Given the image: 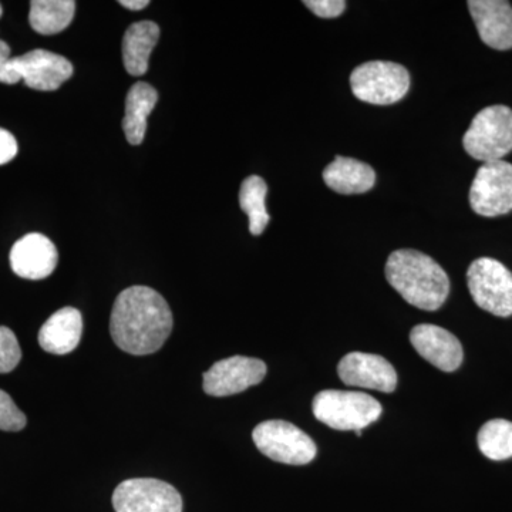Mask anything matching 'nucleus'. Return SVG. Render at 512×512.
Wrapping results in <instances>:
<instances>
[{
	"label": "nucleus",
	"mask_w": 512,
	"mask_h": 512,
	"mask_svg": "<svg viewBox=\"0 0 512 512\" xmlns=\"http://www.w3.org/2000/svg\"><path fill=\"white\" fill-rule=\"evenodd\" d=\"M174 320L167 301L147 286H131L117 296L110 333L123 352L146 356L163 348Z\"/></svg>",
	"instance_id": "f257e3e1"
},
{
	"label": "nucleus",
	"mask_w": 512,
	"mask_h": 512,
	"mask_svg": "<svg viewBox=\"0 0 512 512\" xmlns=\"http://www.w3.org/2000/svg\"><path fill=\"white\" fill-rule=\"evenodd\" d=\"M386 278L404 301L421 311H437L450 292L444 269L433 258L414 249H399L389 256Z\"/></svg>",
	"instance_id": "f03ea898"
},
{
	"label": "nucleus",
	"mask_w": 512,
	"mask_h": 512,
	"mask_svg": "<svg viewBox=\"0 0 512 512\" xmlns=\"http://www.w3.org/2000/svg\"><path fill=\"white\" fill-rule=\"evenodd\" d=\"M312 410L320 423L340 431H363L382 414V406L375 397L342 390H323L316 394Z\"/></svg>",
	"instance_id": "7ed1b4c3"
},
{
	"label": "nucleus",
	"mask_w": 512,
	"mask_h": 512,
	"mask_svg": "<svg viewBox=\"0 0 512 512\" xmlns=\"http://www.w3.org/2000/svg\"><path fill=\"white\" fill-rule=\"evenodd\" d=\"M464 150L481 163L503 160L512 151V110L485 107L471 121L463 138Z\"/></svg>",
	"instance_id": "20e7f679"
},
{
	"label": "nucleus",
	"mask_w": 512,
	"mask_h": 512,
	"mask_svg": "<svg viewBox=\"0 0 512 512\" xmlns=\"http://www.w3.org/2000/svg\"><path fill=\"white\" fill-rule=\"evenodd\" d=\"M350 87L360 101L390 106L409 92L410 74L402 64L375 60L360 64L353 70Z\"/></svg>",
	"instance_id": "39448f33"
},
{
	"label": "nucleus",
	"mask_w": 512,
	"mask_h": 512,
	"mask_svg": "<svg viewBox=\"0 0 512 512\" xmlns=\"http://www.w3.org/2000/svg\"><path fill=\"white\" fill-rule=\"evenodd\" d=\"M252 439L264 456L289 466H305L318 453L311 437L288 421H264L255 427Z\"/></svg>",
	"instance_id": "423d86ee"
},
{
	"label": "nucleus",
	"mask_w": 512,
	"mask_h": 512,
	"mask_svg": "<svg viewBox=\"0 0 512 512\" xmlns=\"http://www.w3.org/2000/svg\"><path fill=\"white\" fill-rule=\"evenodd\" d=\"M467 284L478 308L500 318L512 315V274L500 261L476 259L468 268Z\"/></svg>",
	"instance_id": "0eeeda50"
},
{
	"label": "nucleus",
	"mask_w": 512,
	"mask_h": 512,
	"mask_svg": "<svg viewBox=\"0 0 512 512\" xmlns=\"http://www.w3.org/2000/svg\"><path fill=\"white\" fill-rule=\"evenodd\" d=\"M470 205L481 217H500L512 211V164L491 161L478 168L470 188Z\"/></svg>",
	"instance_id": "6e6552de"
},
{
	"label": "nucleus",
	"mask_w": 512,
	"mask_h": 512,
	"mask_svg": "<svg viewBox=\"0 0 512 512\" xmlns=\"http://www.w3.org/2000/svg\"><path fill=\"white\" fill-rule=\"evenodd\" d=\"M116 512H183V498L177 490L156 478H131L113 494Z\"/></svg>",
	"instance_id": "1a4fd4ad"
},
{
	"label": "nucleus",
	"mask_w": 512,
	"mask_h": 512,
	"mask_svg": "<svg viewBox=\"0 0 512 512\" xmlns=\"http://www.w3.org/2000/svg\"><path fill=\"white\" fill-rule=\"evenodd\" d=\"M266 365L254 357L234 356L215 363L204 373V392L227 397L245 392L265 379Z\"/></svg>",
	"instance_id": "9d476101"
},
{
	"label": "nucleus",
	"mask_w": 512,
	"mask_h": 512,
	"mask_svg": "<svg viewBox=\"0 0 512 512\" xmlns=\"http://www.w3.org/2000/svg\"><path fill=\"white\" fill-rule=\"evenodd\" d=\"M10 64L26 86L39 92H53L73 76L72 63L49 50L36 49L12 57Z\"/></svg>",
	"instance_id": "9b49d317"
},
{
	"label": "nucleus",
	"mask_w": 512,
	"mask_h": 512,
	"mask_svg": "<svg viewBox=\"0 0 512 512\" xmlns=\"http://www.w3.org/2000/svg\"><path fill=\"white\" fill-rule=\"evenodd\" d=\"M340 380L352 387L392 393L397 387V373L392 363L379 355L353 352L340 360Z\"/></svg>",
	"instance_id": "f8f14e48"
},
{
	"label": "nucleus",
	"mask_w": 512,
	"mask_h": 512,
	"mask_svg": "<svg viewBox=\"0 0 512 512\" xmlns=\"http://www.w3.org/2000/svg\"><path fill=\"white\" fill-rule=\"evenodd\" d=\"M9 259L12 271L20 278L40 281L55 272L59 254L49 238L33 232L13 245Z\"/></svg>",
	"instance_id": "ddd939ff"
},
{
	"label": "nucleus",
	"mask_w": 512,
	"mask_h": 512,
	"mask_svg": "<svg viewBox=\"0 0 512 512\" xmlns=\"http://www.w3.org/2000/svg\"><path fill=\"white\" fill-rule=\"evenodd\" d=\"M413 348L423 359L443 372H454L463 363L460 340L436 325H417L410 333Z\"/></svg>",
	"instance_id": "4468645a"
},
{
	"label": "nucleus",
	"mask_w": 512,
	"mask_h": 512,
	"mask_svg": "<svg viewBox=\"0 0 512 512\" xmlns=\"http://www.w3.org/2000/svg\"><path fill=\"white\" fill-rule=\"evenodd\" d=\"M478 35L491 49H512V6L505 0H470L467 3Z\"/></svg>",
	"instance_id": "2eb2a0df"
},
{
	"label": "nucleus",
	"mask_w": 512,
	"mask_h": 512,
	"mask_svg": "<svg viewBox=\"0 0 512 512\" xmlns=\"http://www.w3.org/2000/svg\"><path fill=\"white\" fill-rule=\"evenodd\" d=\"M82 333V313L67 306L46 320L39 332V345L52 355H67L79 346Z\"/></svg>",
	"instance_id": "dca6fc26"
},
{
	"label": "nucleus",
	"mask_w": 512,
	"mask_h": 512,
	"mask_svg": "<svg viewBox=\"0 0 512 512\" xmlns=\"http://www.w3.org/2000/svg\"><path fill=\"white\" fill-rule=\"evenodd\" d=\"M323 181L339 194H363L372 190L376 173L369 164L355 158L338 156L323 171Z\"/></svg>",
	"instance_id": "f3484780"
},
{
	"label": "nucleus",
	"mask_w": 512,
	"mask_h": 512,
	"mask_svg": "<svg viewBox=\"0 0 512 512\" xmlns=\"http://www.w3.org/2000/svg\"><path fill=\"white\" fill-rule=\"evenodd\" d=\"M160 39L156 22L143 20L133 23L123 37V62L131 76H143L148 72L151 53Z\"/></svg>",
	"instance_id": "a211bd4d"
},
{
	"label": "nucleus",
	"mask_w": 512,
	"mask_h": 512,
	"mask_svg": "<svg viewBox=\"0 0 512 512\" xmlns=\"http://www.w3.org/2000/svg\"><path fill=\"white\" fill-rule=\"evenodd\" d=\"M158 101L157 90L151 84L138 82L127 93L123 130L131 146H140L146 137L147 120Z\"/></svg>",
	"instance_id": "6ab92c4d"
},
{
	"label": "nucleus",
	"mask_w": 512,
	"mask_h": 512,
	"mask_svg": "<svg viewBox=\"0 0 512 512\" xmlns=\"http://www.w3.org/2000/svg\"><path fill=\"white\" fill-rule=\"evenodd\" d=\"M76 12L73 0H33L29 22L35 32L52 36L69 28Z\"/></svg>",
	"instance_id": "aec40b11"
},
{
	"label": "nucleus",
	"mask_w": 512,
	"mask_h": 512,
	"mask_svg": "<svg viewBox=\"0 0 512 512\" xmlns=\"http://www.w3.org/2000/svg\"><path fill=\"white\" fill-rule=\"evenodd\" d=\"M266 194H268V185L258 175H251L241 185L239 205L248 215L249 231L252 235H261L271 221L266 211Z\"/></svg>",
	"instance_id": "412c9836"
},
{
	"label": "nucleus",
	"mask_w": 512,
	"mask_h": 512,
	"mask_svg": "<svg viewBox=\"0 0 512 512\" xmlns=\"http://www.w3.org/2000/svg\"><path fill=\"white\" fill-rule=\"evenodd\" d=\"M478 447L485 457L504 461L512 457V423L495 419L485 423L478 431Z\"/></svg>",
	"instance_id": "4be33fe9"
},
{
	"label": "nucleus",
	"mask_w": 512,
	"mask_h": 512,
	"mask_svg": "<svg viewBox=\"0 0 512 512\" xmlns=\"http://www.w3.org/2000/svg\"><path fill=\"white\" fill-rule=\"evenodd\" d=\"M22 359L18 338L5 326H0V373L15 370Z\"/></svg>",
	"instance_id": "5701e85b"
},
{
	"label": "nucleus",
	"mask_w": 512,
	"mask_h": 512,
	"mask_svg": "<svg viewBox=\"0 0 512 512\" xmlns=\"http://www.w3.org/2000/svg\"><path fill=\"white\" fill-rule=\"evenodd\" d=\"M26 423L28 420L25 414L20 412L12 397L0 390V430L20 431L25 429Z\"/></svg>",
	"instance_id": "b1692460"
},
{
	"label": "nucleus",
	"mask_w": 512,
	"mask_h": 512,
	"mask_svg": "<svg viewBox=\"0 0 512 512\" xmlns=\"http://www.w3.org/2000/svg\"><path fill=\"white\" fill-rule=\"evenodd\" d=\"M303 5L323 19L338 18L346 9L345 0H305Z\"/></svg>",
	"instance_id": "393cba45"
},
{
	"label": "nucleus",
	"mask_w": 512,
	"mask_h": 512,
	"mask_svg": "<svg viewBox=\"0 0 512 512\" xmlns=\"http://www.w3.org/2000/svg\"><path fill=\"white\" fill-rule=\"evenodd\" d=\"M18 141L8 130L0 128V165L8 164L18 156Z\"/></svg>",
	"instance_id": "a878e982"
},
{
	"label": "nucleus",
	"mask_w": 512,
	"mask_h": 512,
	"mask_svg": "<svg viewBox=\"0 0 512 512\" xmlns=\"http://www.w3.org/2000/svg\"><path fill=\"white\" fill-rule=\"evenodd\" d=\"M19 82L20 77L18 76V73L15 72V69H13L12 64H10V59L8 62L0 63V83L12 86V84Z\"/></svg>",
	"instance_id": "bb28decb"
},
{
	"label": "nucleus",
	"mask_w": 512,
	"mask_h": 512,
	"mask_svg": "<svg viewBox=\"0 0 512 512\" xmlns=\"http://www.w3.org/2000/svg\"><path fill=\"white\" fill-rule=\"evenodd\" d=\"M120 5L128 10H143L150 5L148 0H121Z\"/></svg>",
	"instance_id": "cd10ccee"
},
{
	"label": "nucleus",
	"mask_w": 512,
	"mask_h": 512,
	"mask_svg": "<svg viewBox=\"0 0 512 512\" xmlns=\"http://www.w3.org/2000/svg\"><path fill=\"white\" fill-rule=\"evenodd\" d=\"M9 59H12V57H10V46L8 43L0 40V63L8 62Z\"/></svg>",
	"instance_id": "c85d7f7f"
},
{
	"label": "nucleus",
	"mask_w": 512,
	"mask_h": 512,
	"mask_svg": "<svg viewBox=\"0 0 512 512\" xmlns=\"http://www.w3.org/2000/svg\"><path fill=\"white\" fill-rule=\"evenodd\" d=\"M2 13H3V9H2V5H0V18H2Z\"/></svg>",
	"instance_id": "c756f323"
}]
</instances>
